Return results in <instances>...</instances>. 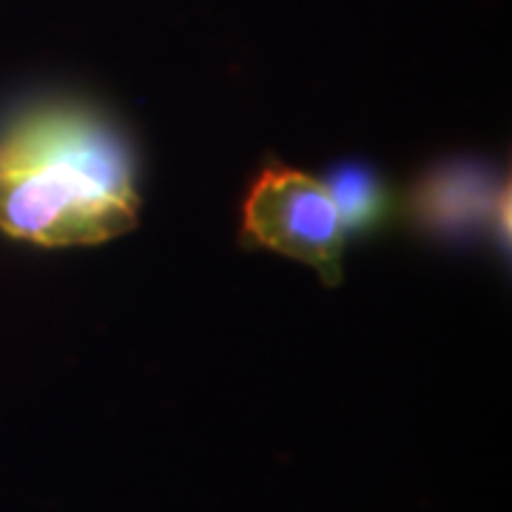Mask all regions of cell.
I'll use <instances>...</instances> for the list:
<instances>
[{
  "label": "cell",
  "mask_w": 512,
  "mask_h": 512,
  "mask_svg": "<svg viewBox=\"0 0 512 512\" xmlns=\"http://www.w3.org/2000/svg\"><path fill=\"white\" fill-rule=\"evenodd\" d=\"M137 151L103 109L46 100L0 134V231L46 248L100 245L140 225Z\"/></svg>",
  "instance_id": "1"
},
{
  "label": "cell",
  "mask_w": 512,
  "mask_h": 512,
  "mask_svg": "<svg viewBox=\"0 0 512 512\" xmlns=\"http://www.w3.org/2000/svg\"><path fill=\"white\" fill-rule=\"evenodd\" d=\"M239 242L311 265L325 285L345 276V225L322 180L271 160L242 200Z\"/></svg>",
  "instance_id": "2"
},
{
  "label": "cell",
  "mask_w": 512,
  "mask_h": 512,
  "mask_svg": "<svg viewBox=\"0 0 512 512\" xmlns=\"http://www.w3.org/2000/svg\"><path fill=\"white\" fill-rule=\"evenodd\" d=\"M407 214L421 234L444 242L493 237L510 231V185L476 157H450L430 165L410 188Z\"/></svg>",
  "instance_id": "3"
},
{
  "label": "cell",
  "mask_w": 512,
  "mask_h": 512,
  "mask_svg": "<svg viewBox=\"0 0 512 512\" xmlns=\"http://www.w3.org/2000/svg\"><path fill=\"white\" fill-rule=\"evenodd\" d=\"M325 188L336 202L348 237L382 234L396 214V197L382 174L367 163H339L328 171Z\"/></svg>",
  "instance_id": "4"
}]
</instances>
